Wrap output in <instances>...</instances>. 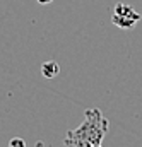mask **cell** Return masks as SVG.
<instances>
[{
	"label": "cell",
	"instance_id": "1",
	"mask_svg": "<svg viewBox=\"0 0 142 147\" xmlns=\"http://www.w3.org/2000/svg\"><path fill=\"white\" fill-rule=\"evenodd\" d=\"M108 132V120L99 110H87L84 121L75 128L67 132L65 146L67 147H93L101 146Z\"/></svg>",
	"mask_w": 142,
	"mask_h": 147
},
{
	"label": "cell",
	"instance_id": "2",
	"mask_svg": "<svg viewBox=\"0 0 142 147\" xmlns=\"http://www.w3.org/2000/svg\"><path fill=\"white\" fill-rule=\"evenodd\" d=\"M139 21H141V14L134 7H130V5H127L123 2L115 5L113 16H111V22L116 28H120V29H132Z\"/></svg>",
	"mask_w": 142,
	"mask_h": 147
},
{
	"label": "cell",
	"instance_id": "3",
	"mask_svg": "<svg viewBox=\"0 0 142 147\" xmlns=\"http://www.w3.org/2000/svg\"><path fill=\"white\" fill-rule=\"evenodd\" d=\"M39 70H41V75H43L45 79H55V77L60 74V65H58L57 62L50 60V62H45Z\"/></svg>",
	"mask_w": 142,
	"mask_h": 147
},
{
	"label": "cell",
	"instance_id": "4",
	"mask_svg": "<svg viewBox=\"0 0 142 147\" xmlns=\"http://www.w3.org/2000/svg\"><path fill=\"white\" fill-rule=\"evenodd\" d=\"M9 147H26V142L21 137H14V139L9 140Z\"/></svg>",
	"mask_w": 142,
	"mask_h": 147
},
{
	"label": "cell",
	"instance_id": "5",
	"mask_svg": "<svg viewBox=\"0 0 142 147\" xmlns=\"http://www.w3.org/2000/svg\"><path fill=\"white\" fill-rule=\"evenodd\" d=\"M36 2H38L39 5H48V3H51L53 0H36Z\"/></svg>",
	"mask_w": 142,
	"mask_h": 147
},
{
	"label": "cell",
	"instance_id": "6",
	"mask_svg": "<svg viewBox=\"0 0 142 147\" xmlns=\"http://www.w3.org/2000/svg\"><path fill=\"white\" fill-rule=\"evenodd\" d=\"M93 147H103V146H93Z\"/></svg>",
	"mask_w": 142,
	"mask_h": 147
}]
</instances>
